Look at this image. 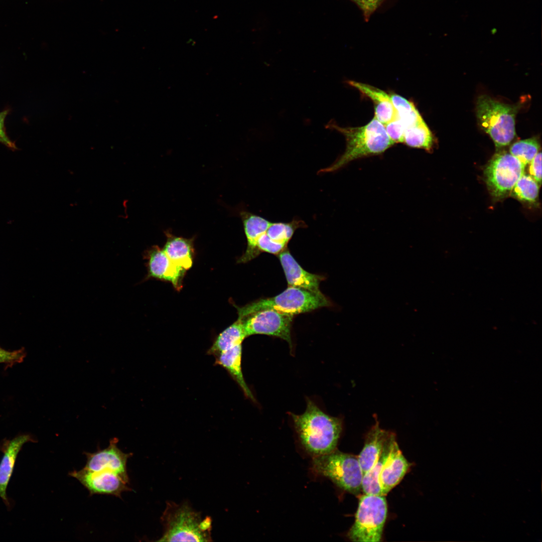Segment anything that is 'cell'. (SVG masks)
I'll list each match as a JSON object with an SVG mask.
<instances>
[{
    "mask_svg": "<svg viewBox=\"0 0 542 542\" xmlns=\"http://www.w3.org/2000/svg\"><path fill=\"white\" fill-rule=\"evenodd\" d=\"M291 416L299 439L310 454L315 457L336 449L342 430L341 419L327 415L310 399L304 413Z\"/></svg>",
    "mask_w": 542,
    "mask_h": 542,
    "instance_id": "1",
    "label": "cell"
},
{
    "mask_svg": "<svg viewBox=\"0 0 542 542\" xmlns=\"http://www.w3.org/2000/svg\"><path fill=\"white\" fill-rule=\"evenodd\" d=\"M345 137L346 147L344 153L331 166L318 173L335 172L352 161L384 152L394 144L385 126L374 116L367 124L360 127H342L332 124Z\"/></svg>",
    "mask_w": 542,
    "mask_h": 542,
    "instance_id": "2",
    "label": "cell"
},
{
    "mask_svg": "<svg viewBox=\"0 0 542 542\" xmlns=\"http://www.w3.org/2000/svg\"><path fill=\"white\" fill-rule=\"evenodd\" d=\"M212 521L188 502L168 501L161 516L163 533L158 541H211Z\"/></svg>",
    "mask_w": 542,
    "mask_h": 542,
    "instance_id": "3",
    "label": "cell"
},
{
    "mask_svg": "<svg viewBox=\"0 0 542 542\" xmlns=\"http://www.w3.org/2000/svg\"><path fill=\"white\" fill-rule=\"evenodd\" d=\"M476 108L479 124L497 149L508 146L515 136V116L519 105L503 103L482 95L477 99Z\"/></svg>",
    "mask_w": 542,
    "mask_h": 542,
    "instance_id": "4",
    "label": "cell"
},
{
    "mask_svg": "<svg viewBox=\"0 0 542 542\" xmlns=\"http://www.w3.org/2000/svg\"><path fill=\"white\" fill-rule=\"evenodd\" d=\"M332 305L331 302L321 292H312L289 286L275 297L261 299L243 307H237L238 318H243L254 312L273 309L294 315L324 307Z\"/></svg>",
    "mask_w": 542,
    "mask_h": 542,
    "instance_id": "5",
    "label": "cell"
},
{
    "mask_svg": "<svg viewBox=\"0 0 542 542\" xmlns=\"http://www.w3.org/2000/svg\"><path fill=\"white\" fill-rule=\"evenodd\" d=\"M312 466L317 474L328 478L345 491L357 495L362 490L363 473L358 456L335 449L314 457Z\"/></svg>",
    "mask_w": 542,
    "mask_h": 542,
    "instance_id": "6",
    "label": "cell"
},
{
    "mask_svg": "<svg viewBox=\"0 0 542 542\" xmlns=\"http://www.w3.org/2000/svg\"><path fill=\"white\" fill-rule=\"evenodd\" d=\"M387 512L384 495L366 494L359 499L355 520L347 536L352 541H381Z\"/></svg>",
    "mask_w": 542,
    "mask_h": 542,
    "instance_id": "7",
    "label": "cell"
},
{
    "mask_svg": "<svg viewBox=\"0 0 542 542\" xmlns=\"http://www.w3.org/2000/svg\"><path fill=\"white\" fill-rule=\"evenodd\" d=\"M525 166L509 153H496L486 166L484 175L488 190L494 201L510 195L519 179L524 174Z\"/></svg>",
    "mask_w": 542,
    "mask_h": 542,
    "instance_id": "8",
    "label": "cell"
},
{
    "mask_svg": "<svg viewBox=\"0 0 542 542\" xmlns=\"http://www.w3.org/2000/svg\"><path fill=\"white\" fill-rule=\"evenodd\" d=\"M294 315L273 309H265L251 314L242 320L246 337L264 334L279 337L292 347L291 327Z\"/></svg>",
    "mask_w": 542,
    "mask_h": 542,
    "instance_id": "9",
    "label": "cell"
},
{
    "mask_svg": "<svg viewBox=\"0 0 542 542\" xmlns=\"http://www.w3.org/2000/svg\"><path fill=\"white\" fill-rule=\"evenodd\" d=\"M69 475L76 478L90 495H111L121 498L123 492L131 490L128 486L129 482L117 473L107 470L93 471L83 468L72 471Z\"/></svg>",
    "mask_w": 542,
    "mask_h": 542,
    "instance_id": "10",
    "label": "cell"
},
{
    "mask_svg": "<svg viewBox=\"0 0 542 542\" xmlns=\"http://www.w3.org/2000/svg\"><path fill=\"white\" fill-rule=\"evenodd\" d=\"M144 257L147 260L145 281L155 278L171 283L177 291L182 288L186 270L173 262L163 249L154 245L146 251Z\"/></svg>",
    "mask_w": 542,
    "mask_h": 542,
    "instance_id": "11",
    "label": "cell"
},
{
    "mask_svg": "<svg viewBox=\"0 0 542 542\" xmlns=\"http://www.w3.org/2000/svg\"><path fill=\"white\" fill-rule=\"evenodd\" d=\"M118 439L110 440L107 447L94 453L84 452L86 457L85 469L93 471L107 470L117 473L129 482L126 463L131 453H125L118 447Z\"/></svg>",
    "mask_w": 542,
    "mask_h": 542,
    "instance_id": "12",
    "label": "cell"
},
{
    "mask_svg": "<svg viewBox=\"0 0 542 542\" xmlns=\"http://www.w3.org/2000/svg\"><path fill=\"white\" fill-rule=\"evenodd\" d=\"M35 441L31 435L21 434L12 440H5L0 446V450L4 453L0 462V497L8 507L10 503L6 491L18 455L25 443Z\"/></svg>",
    "mask_w": 542,
    "mask_h": 542,
    "instance_id": "13",
    "label": "cell"
},
{
    "mask_svg": "<svg viewBox=\"0 0 542 542\" xmlns=\"http://www.w3.org/2000/svg\"><path fill=\"white\" fill-rule=\"evenodd\" d=\"M395 438L394 435L392 439L388 456L379 475L381 494L384 496L401 481L410 467Z\"/></svg>",
    "mask_w": 542,
    "mask_h": 542,
    "instance_id": "14",
    "label": "cell"
},
{
    "mask_svg": "<svg viewBox=\"0 0 542 542\" xmlns=\"http://www.w3.org/2000/svg\"><path fill=\"white\" fill-rule=\"evenodd\" d=\"M279 257L289 286L312 292H320L319 284L323 277L304 269L288 250L284 249Z\"/></svg>",
    "mask_w": 542,
    "mask_h": 542,
    "instance_id": "15",
    "label": "cell"
},
{
    "mask_svg": "<svg viewBox=\"0 0 542 542\" xmlns=\"http://www.w3.org/2000/svg\"><path fill=\"white\" fill-rule=\"evenodd\" d=\"M347 83L372 101L374 105V117L382 124H386L396 116L389 93L367 84L351 80Z\"/></svg>",
    "mask_w": 542,
    "mask_h": 542,
    "instance_id": "16",
    "label": "cell"
},
{
    "mask_svg": "<svg viewBox=\"0 0 542 542\" xmlns=\"http://www.w3.org/2000/svg\"><path fill=\"white\" fill-rule=\"evenodd\" d=\"M245 235L247 247L245 253L238 262H246L256 256L259 253L257 248V241L265 232L271 222L266 218L252 213L242 211L240 212Z\"/></svg>",
    "mask_w": 542,
    "mask_h": 542,
    "instance_id": "17",
    "label": "cell"
},
{
    "mask_svg": "<svg viewBox=\"0 0 542 542\" xmlns=\"http://www.w3.org/2000/svg\"><path fill=\"white\" fill-rule=\"evenodd\" d=\"M391 434L380 428L377 422L368 432L364 446L358 456L363 474L375 463Z\"/></svg>",
    "mask_w": 542,
    "mask_h": 542,
    "instance_id": "18",
    "label": "cell"
},
{
    "mask_svg": "<svg viewBox=\"0 0 542 542\" xmlns=\"http://www.w3.org/2000/svg\"><path fill=\"white\" fill-rule=\"evenodd\" d=\"M215 357L214 365L224 368L237 383L244 395L254 401V396L247 386L242 372V344L222 351Z\"/></svg>",
    "mask_w": 542,
    "mask_h": 542,
    "instance_id": "19",
    "label": "cell"
},
{
    "mask_svg": "<svg viewBox=\"0 0 542 542\" xmlns=\"http://www.w3.org/2000/svg\"><path fill=\"white\" fill-rule=\"evenodd\" d=\"M165 234L167 240L163 249L176 264L185 270L190 269L193 265L194 255V238H186L177 236L169 230Z\"/></svg>",
    "mask_w": 542,
    "mask_h": 542,
    "instance_id": "20",
    "label": "cell"
},
{
    "mask_svg": "<svg viewBox=\"0 0 542 542\" xmlns=\"http://www.w3.org/2000/svg\"><path fill=\"white\" fill-rule=\"evenodd\" d=\"M246 337L242 320L238 318L217 336L207 353L215 356L222 351L242 344Z\"/></svg>",
    "mask_w": 542,
    "mask_h": 542,
    "instance_id": "21",
    "label": "cell"
},
{
    "mask_svg": "<svg viewBox=\"0 0 542 542\" xmlns=\"http://www.w3.org/2000/svg\"><path fill=\"white\" fill-rule=\"evenodd\" d=\"M394 435V434L391 433L375 463L369 470L363 474L362 490L364 494L382 495L379 482V475L388 456L391 440Z\"/></svg>",
    "mask_w": 542,
    "mask_h": 542,
    "instance_id": "22",
    "label": "cell"
},
{
    "mask_svg": "<svg viewBox=\"0 0 542 542\" xmlns=\"http://www.w3.org/2000/svg\"><path fill=\"white\" fill-rule=\"evenodd\" d=\"M409 147L422 149L431 152L435 143L434 137L424 119L404 129L403 142Z\"/></svg>",
    "mask_w": 542,
    "mask_h": 542,
    "instance_id": "23",
    "label": "cell"
},
{
    "mask_svg": "<svg viewBox=\"0 0 542 542\" xmlns=\"http://www.w3.org/2000/svg\"><path fill=\"white\" fill-rule=\"evenodd\" d=\"M539 185L529 175L524 173L513 187L510 196L528 205L537 204Z\"/></svg>",
    "mask_w": 542,
    "mask_h": 542,
    "instance_id": "24",
    "label": "cell"
},
{
    "mask_svg": "<svg viewBox=\"0 0 542 542\" xmlns=\"http://www.w3.org/2000/svg\"><path fill=\"white\" fill-rule=\"evenodd\" d=\"M306 225L303 221L298 219L289 222H271L266 233L273 240L287 245L295 230L305 227Z\"/></svg>",
    "mask_w": 542,
    "mask_h": 542,
    "instance_id": "25",
    "label": "cell"
},
{
    "mask_svg": "<svg viewBox=\"0 0 542 542\" xmlns=\"http://www.w3.org/2000/svg\"><path fill=\"white\" fill-rule=\"evenodd\" d=\"M539 147L537 140L532 138L513 143L510 147L509 153L526 166L538 153Z\"/></svg>",
    "mask_w": 542,
    "mask_h": 542,
    "instance_id": "26",
    "label": "cell"
},
{
    "mask_svg": "<svg viewBox=\"0 0 542 542\" xmlns=\"http://www.w3.org/2000/svg\"><path fill=\"white\" fill-rule=\"evenodd\" d=\"M286 245L273 240L266 233L262 234L257 241L258 251H264L272 254H278L283 251Z\"/></svg>",
    "mask_w": 542,
    "mask_h": 542,
    "instance_id": "27",
    "label": "cell"
},
{
    "mask_svg": "<svg viewBox=\"0 0 542 542\" xmlns=\"http://www.w3.org/2000/svg\"><path fill=\"white\" fill-rule=\"evenodd\" d=\"M384 126L387 134L394 144L403 143L404 128L397 115Z\"/></svg>",
    "mask_w": 542,
    "mask_h": 542,
    "instance_id": "28",
    "label": "cell"
},
{
    "mask_svg": "<svg viewBox=\"0 0 542 542\" xmlns=\"http://www.w3.org/2000/svg\"><path fill=\"white\" fill-rule=\"evenodd\" d=\"M26 355V353L24 348L8 351L0 347V363H4L8 366H12L23 362Z\"/></svg>",
    "mask_w": 542,
    "mask_h": 542,
    "instance_id": "29",
    "label": "cell"
},
{
    "mask_svg": "<svg viewBox=\"0 0 542 542\" xmlns=\"http://www.w3.org/2000/svg\"><path fill=\"white\" fill-rule=\"evenodd\" d=\"M10 110L8 108L0 111V143L12 150H15L17 147L15 143L8 136L5 126L6 118Z\"/></svg>",
    "mask_w": 542,
    "mask_h": 542,
    "instance_id": "30",
    "label": "cell"
},
{
    "mask_svg": "<svg viewBox=\"0 0 542 542\" xmlns=\"http://www.w3.org/2000/svg\"><path fill=\"white\" fill-rule=\"evenodd\" d=\"M362 10L365 20L378 8L383 0H352Z\"/></svg>",
    "mask_w": 542,
    "mask_h": 542,
    "instance_id": "31",
    "label": "cell"
},
{
    "mask_svg": "<svg viewBox=\"0 0 542 542\" xmlns=\"http://www.w3.org/2000/svg\"><path fill=\"white\" fill-rule=\"evenodd\" d=\"M528 172L540 185L541 181V154L538 152L528 164Z\"/></svg>",
    "mask_w": 542,
    "mask_h": 542,
    "instance_id": "32",
    "label": "cell"
}]
</instances>
